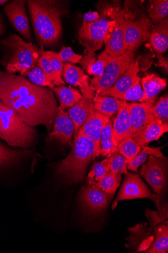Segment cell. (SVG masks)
<instances>
[{"label": "cell", "instance_id": "1", "mask_svg": "<svg viewBox=\"0 0 168 253\" xmlns=\"http://www.w3.org/2000/svg\"><path fill=\"white\" fill-rule=\"evenodd\" d=\"M0 100L24 123L33 127L43 126L52 131L59 106L51 88L0 70Z\"/></svg>", "mask_w": 168, "mask_h": 253}, {"label": "cell", "instance_id": "2", "mask_svg": "<svg viewBox=\"0 0 168 253\" xmlns=\"http://www.w3.org/2000/svg\"><path fill=\"white\" fill-rule=\"evenodd\" d=\"M27 4L36 40L40 48L53 47L62 35V17L66 11L62 1L29 0Z\"/></svg>", "mask_w": 168, "mask_h": 253}, {"label": "cell", "instance_id": "3", "mask_svg": "<svg viewBox=\"0 0 168 253\" xmlns=\"http://www.w3.org/2000/svg\"><path fill=\"white\" fill-rule=\"evenodd\" d=\"M43 50L16 34H11L0 41V50L2 54L0 63L6 73L12 75L20 73L21 75L37 66Z\"/></svg>", "mask_w": 168, "mask_h": 253}, {"label": "cell", "instance_id": "4", "mask_svg": "<svg viewBox=\"0 0 168 253\" xmlns=\"http://www.w3.org/2000/svg\"><path fill=\"white\" fill-rule=\"evenodd\" d=\"M71 146V152L58 164L56 172L67 183H76L84 179L87 168L94 159L95 145L79 129Z\"/></svg>", "mask_w": 168, "mask_h": 253}, {"label": "cell", "instance_id": "5", "mask_svg": "<svg viewBox=\"0 0 168 253\" xmlns=\"http://www.w3.org/2000/svg\"><path fill=\"white\" fill-rule=\"evenodd\" d=\"M34 127L24 123L18 114L0 100V138L10 146L28 148L35 141Z\"/></svg>", "mask_w": 168, "mask_h": 253}, {"label": "cell", "instance_id": "6", "mask_svg": "<svg viewBox=\"0 0 168 253\" xmlns=\"http://www.w3.org/2000/svg\"><path fill=\"white\" fill-rule=\"evenodd\" d=\"M115 22L113 8H111L105 11L97 21L82 25L79 30V42L85 47L80 64L84 68L97 60L95 52L102 47L106 35Z\"/></svg>", "mask_w": 168, "mask_h": 253}, {"label": "cell", "instance_id": "7", "mask_svg": "<svg viewBox=\"0 0 168 253\" xmlns=\"http://www.w3.org/2000/svg\"><path fill=\"white\" fill-rule=\"evenodd\" d=\"M167 168V158H159L150 155L148 162L142 165L140 170V175L148 181L155 192L158 211L161 214L164 212L161 204L166 186Z\"/></svg>", "mask_w": 168, "mask_h": 253}, {"label": "cell", "instance_id": "8", "mask_svg": "<svg viewBox=\"0 0 168 253\" xmlns=\"http://www.w3.org/2000/svg\"><path fill=\"white\" fill-rule=\"evenodd\" d=\"M136 50H127L123 55L113 58L106 65L102 76L94 77L90 81L96 93L113 86L134 61Z\"/></svg>", "mask_w": 168, "mask_h": 253}, {"label": "cell", "instance_id": "9", "mask_svg": "<svg viewBox=\"0 0 168 253\" xmlns=\"http://www.w3.org/2000/svg\"><path fill=\"white\" fill-rule=\"evenodd\" d=\"M113 15L115 24L110 27L104 40V52L113 58L123 55L127 51L125 40L127 14L124 11L113 9Z\"/></svg>", "mask_w": 168, "mask_h": 253}, {"label": "cell", "instance_id": "10", "mask_svg": "<svg viewBox=\"0 0 168 253\" xmlns=\"http://www.w3.org/2000/svg\"><path fill=\"white\" fill-rule=\"evenodd\" d=\"M125 175L121 189L112 205V210L115 208L119 201L138 198L151 199L159 209V205L155 195L152 194L139 175L130 173L129 174H125Z\"/></svg>", "mask_w": 168, "mask_h": 253}, {"label": "cell", "instance_id": "11", "mask_svg": "<svg viewBox=\"0 0 168 253\" xmlns=\"http://www.w3.org/2000/svg\"><path fill=\"white\" fill-rule=\"evenodd\" d=\"M151 27L152 22L146 16L132 20L127 15L125 32L127 50H136L144 41L149 40Z\"/></svg>", "mask_w": 168, "mask_h": 253}, {"label": "cell", "instance_id": "12", "mask_svg": "<svg viewBox=\"0 0 168 253\" xmlns=\"http://www.w3.org/2000/svg\"><path fill=\"white\" fill-rule=\"evenodd\" d=\"M26 4L25 0H14L4 6V11L14 29L28 42H32L33 38Z\"/></svg>", "mask_w": 168, "mask_h": 253}, {"label": "cell", "instance_id": "13", "mask_svg": "<svg viewBox=\"0 0 168 253\" xmlns=\"http://www.w3.org/2000/svg\"><path fill=\"white\" fill-rule=\"evenodd\" d=\"M80 197L84 211L88 214L93 215L102 213L112 199L90 182L82 189Z\"/></svg>", "mask_w": 168, "mask_h": 253}, {"label": "cell", "instance_id": "14", "mask_svg": "<svg viewBox=\"0 0 168 253\" xmlns=\"http://www.w3.org/2000/svg\"><path fill=\"white\" fill-rule=\"evenodd\" d=\"M153 103H129L130 135L133 139L141 133L151 123L157 120L152 111Z\"/></svg>", "mask_w": 168, "mask_h": 253}, {"label": "cell", "instance_id": "15", "mask_svg": "<svg viewBox=\"0 0 168 253\" xmlns=\"http://www.w3.org/2000/svg\"><path fill=\"white\" fill-rule=\"evenodd\" d=\"M140 71L138 62L135 59L113 86L95 94L99 96H108L120 99L130 88L140 82V78L138 76Z\"/></svg>", "mask_w": 168, "mask_h": 253}, {"label": "cell", "instance_id": "16", "mask_svg": "<svg viewBox=\"0 0 168 253\" xmlns=\"http://www.w3.org/2000/svg\"><path fill=\"white\" fill-rule=\"evenodd\" d=\"M62 77L68 84L78 86L83 98L93 101L95 91L89 82V77L82 69L73 64L66 62Z\"/></svg>", "mask_w": 168, "mask_h": 253}, {"label": "cell", "instance_id": "17", "mask_svg": "<svg viewBox=\"0 0 168 253\" xmlns=\"http://www.w3.org/2000/svg\"><path fill=\"white\" fill-rule=\"evenodd\" d=\"M75 127L68 112L59 111L55 120L52 130L48 135V139L58 141L63 145L71 146L72 136L75 134Z\"/></svg>", "mask_w": 168, "mask_h": 253}, {"label": "cell", "instance_id": "18", "mask_svg": "<svg viewBox=\"0 0 168 253\" xmlns=\"http://www.w3.org/2000/svg\"><path fill=\"white\" fill-rule=\"evenodd\" d=\"M110 118L94 111L79 128L83 134L92 141L95 145L94 159L101 155L100 139L103 127L110 121Z\"/></svg>", "mask_w": 168, "mask_h": 253}, {"label": "cell", "instance_id": "19", "mask_svg": "<svg viewBox=\"0 0 168 253\" xmlns=\"http://www.w3.org/2000/svg\"><path fill=\"white\" fill-rule=\"evenodd\" d=\"M112 126V141L115 147L128 135H130V120L129 103L124 101L117 111Z\"/></svg>", "mask_w": 168, "mask_h": 253}, {"label": "cell", "instance_id": "20", "mask_svg": "<svg viewBox=\"0 0 168 253\" xmlns=\"http://www.w3.org/2000/svg\"><path fill=\"white\" fill-rule=\"evenodd\" d=\"M152 47L157 55H163L168 47V20H165L151 27L149 38Z\"/></svg>", "mask_w": 168, "mask_h": 253}, {"label": "cell", "instance_id": "21", "mask_svg": "<svg viewBox=\"0 0 168 253\" xmlns=\"http://www.w3.org/2000/svg\"><path fill=\"white\" fill-rule=\"evenodd\" d=\"M168 131V123L164 124L156 121L148 125L134 140L141 148L147 146L150 142L158 140L164 134Z\"/></svg>", "mask_w": 168, "mask_h": 253}, {"label": "cell", "instance_id": "22", "mask_svg": "<svg viewBox=\"0 0 168 253\" xmlns=\"http://www.w3.org/2000/svg\"><path fill=\"white\" fill-rule=\"evenodd\" d=\"M140 82L145 94V102L153 103L160 92L167 84L166 79L154 74L148 75L140 79Z\"/></svg>", "mask_w": 168, "mask_h": 253}, {"label": "cell", "instance_id": "23", "mask_svg": "<svg viewBox=\"0 0 168 253\" xmlns=\"http://www.w3.org/2000/svg\"><path fill=\"white\" fill-rule=\"evenodd\" d=\"M94 111L93 101L83 97L77 104L68 109L69 116L75 125V136Z\"/></svg>", "mask_w": 168, "mask_h": 253}, {"label": "cell", "instance_id": "24", "mask_svg": "<svg viewBox=\"0 0 168 253\" xmlns=\"http://www.w3.org/2000/svg\"><path fill=\"white\" fill-rule=\"evenodd\" d=\"M53 90L60 101L59 111L74 107L83 98L79 90L71 86L61 85L55 86Z\"/></svg>", "mask_w": 168, "mask_h": 253}, {"label": "cell", "instance_id": "25", "mask_svg": "<svg viewBox=\"0 0 168 253\" xmlns=\"http://www.w3.org/2000/svg\"><path fill=\"white\" fill-rule=\"evenodd\" d=\"M124 101L108 96L95 95L93 98L94 110L111 118L116 113Z\"/></svg>", "mask_w": 168, "mask_h": 253}, {"label": "cell", "instance_id": "26", "mask_svg": "<svg viewBox=\"0 0 168 253\" xmlns=\"http://www.w3.org/2000/svg\"><path fill=\"white\" fill-rule=\"evenodd\" d=\"M31 153V151L12 149L0 143V169L17 165Z\"/></svg>", "mask_w": 168, "mask_h": 253}, {"label": "cell", "instance_id": "27", "mask_svg": "<svg viewBox=\"0 0 168 253\" xmlns=\"http://www.w3.org/2000/svg\"><path fill=\"white\" fill-rule=\"evenodd\" d=\"M155 239L149 248L145 251L147 253H165L168 252V222L161 223L154 229Z\"/></svg>", "mask_w": 168, "mask_h": 253}, {"label": "cell", "instance_id": "28", "mask_svg": "<svg viewBox=\"0 0 168 253\" xmlns=\"http://www.w3.org/2000/svg\"><path fill=\"white\" fill-rule=\"evenodd\" d=\"M121 174L109 172L99 182L89 180L88 182L97 186L107 195L112 198L117 189L121 185Z\"/></svg>", "mask_w": 168, "mask_h": 253}, {"label": "cell", "instance_id": "29", "mask_svg": "<svg viewBox=\"0 0 168 253\" xmlns=\"http://www.w3.org/2000/svg\"><path fill=\"white\" fill-rule=\"evenodd\" d=\"M150 19L155 25L165 20L168 14V0H151L148 5Z\"/></svg>", "mask_w": 168, "mask_h": 253}, {"label": "cell", "instance_id": "30", "mask_svg": "<svg viewBox=\"0 0 168 253\" xmlns=\"http://www.w3.org/2000/svg\"><path fill=\"white\" fill-rule=\"evenodd\" d=\"M161 147L151 148L145 146L141 148L133 162L127 165V169L137 172L138 168L145 164L148 156L153 155L157 158H165L161 151Z\"/></svg>", "mask_w": 168, "mask_h": 253}, {"label": "cell", "instance_id": "31", "mask_svg": "<svg viewBox=\"0 0 168 253\" xmlns=\"http://www.w3.org/2000/svg\"><path fill=\"white\" fill-rule=\"evenodd\" d=\"M112 121L110 120L109 122L103 127L101 135V155L106 157L118 151L112 141Z\"/></svg>", "mask_w": 168, "mask_h": 253}, {"label": "cell", "instance_id": "32", "mask_svg": "<svg viewBox=\"0 0 168 253\" xmlns=\"http://www.w3.org/2000/svg\"><path fill=\"white\" fill-rule=\"evenodd\" d=\"M117 150L131 164L141 149L140 146L130 135L126 136L118 145Z\"/></svg>", "mask_w": 168, "mask_h": 253}, {"label": "cell", "instance_id": "33", "mask_svg": "<svg viewBox=\"0 0 168 253\" xmlns=\"http://www.w3.org/2000/svg\"><path fill=\"white\" fill-rule=\"evenodd\" d=\"M20 76L28 78L31 82L38 85L49 87L52 89L55 87L53 83L48 78L42 69L38 66L29 69Z\"/></svg>", "mask_w": 168, "mask_h": 253}, {"label": "cell", "instance_id": "34", "mask_svg": "<svg viewBox=\"0 0 168 253\" xmlns=\"http://www.w3.org/2000/svg\"><path fill=\"white\" fill-rule=\"evenodd\" d=\"M128 162L126 159L118 151L109 156L108 172L114 174H129L127 170Z\"/></svg>", "mask_w": 168, "mask_h": 253}, {"label": "cell", "instance_id": "35", "mask_svg": "<svg viewBox=\"0 0 168 253\" xmlns=\"http://www.w3.org/2000/svg\"><path fill=\"white\" fill-rule=\"evenodd\" d=\"M113 58L103 51L98 56L97 60L85 68L86 71L91 76H101L104 72L106 65Z\"/></svg>", "mask_w": 168, "mask_h": 253}, {"label": "cell", "instance_id": "36", "mask_svg": "<svg viewBox=\"0 0 168 253\" xmlns=\"http://www.w3.org/2000/svg\"><path fill=\"white\" fill-rule=\"evenodd\" d=\"M155 118L164 124L168 122V95L161 97L152 107Z\"/></svg>", "mask_w": 168, "mask_h": 253}, {"label": "cell", "instance_id": "37", "mask_svg": "<svg viewBox=\"0 0 168 253\" xmlns=\"http://www.w3.org/2000/svg\"><path fill=\"white\" fill-rule=\"evenodd\" d=\"M47 53L49 56L53 72L57 79V86L65 84V83L62 79L65 62L60 59L58 53L50 51H47Z\"/></svg>", "mask_w": 168, "mask_h": 253}, {"label": "cell", "instance_id": "38", "mask_svg": "<svg viewBox=\"0 0 168 253\" xmlns=\"http://www.w3.org/2000/svg\"><path fill=\"white\" fill-rule=\"evenodd\" d=\"M109 156L101 162H98L94 165L92 170L88 175L89 180L94 182L100 181L108 172V162Z\"/></svg>", "mask_w": 168, "mask_h": 253}, {"label": "cell", "instance_id": "39", "mask_svg": "<svg viewBox=\"0 0 168 253\" xmlns=\"http://www.w3.org/2000/svg\"><path fill=\"white\" fill-rule=\"evenodd\" d=\"M120 100L126 102L129 101L145 103V94L140 84V82L136 83L126 92Z\"/></svg>", "mask_w": 168, "mask_h": 253}, {"label": "cell", "instance_id": "40", "mask_svg": "<svg viewBox=\"0 0 168 253\" xmlns=\"http://www.w3.org/2000/svg\"><path fill=\"white\" fill-rule=\"evenodd\" d=\"M37 66L42 69L45 75L50 79L54 85L57 86V81L53 71L51 63L47 51H42L39 58Z\"/></svg>", "mask_w": 168, "mask_h": 253}, {"label": "cell", "instance_id": "41", "mask_svg": "<svg viewBox=\"0 0 168 253\" xmlns=\"http://www.w3.org/2000/svg\"><path fill=\"white\" fill-rule=\"evenodd\" d=\"M58 56L64 62L71 64L80 63L83 58L82 55L77 54L70 47L63 46Z\"/></svg>", "mask_w": 168, "mask_h": 253}, {"label": "cell", "instance_id": "42", "mask_svg": "<svg viewBox=\"0 0 168 253\" xmlns=\"http://www.w3.org/2000/svg\"><path fill=\"white\" fill-rule=\"evenodd\" d=\"M100 15L97 12L89 11L84 14L83 16V25L97 21Z\"/></svg>", "mask_w": 168, "mask_h": 253}, {"label": "cell", "instance_id": "43", "mask_svg": "<svg viewBox=\"0 0 168 253\" xmlns=\"http://www.w3.org/2000/svg\"><path fill=\"white\" fill-rule=\"evenodd\" d=\"M159 63V66L163 67L167 72H168V62L166 61L165 59L163 57V55H157Z\"/></svg>", "mask_w": 168, "mask_h": 253}, {"label": "cell", "instance_id": "44", "mask_svg": "<svg viewBox=\"0 0 168 253\" xmlns=\"http://www.w3.org/2000/svg\"><path fill=\"white\" fill-rule=\"evenodd\" d=\"M5 31L6 29L4 22L1 14H0V36L3 35L5 33Z\"/></svg>", "mask_w": 168, "mask_h": 253}, {"label": "cell", "instance_id": "45", "mask_svg": "<svg viewBox=\"0 0 168 253\" xmlns=\"http://www.w3.org/2000/svg\"><path fill=\"white\" fill-rule=\"evenodd\" d=\"M9 1L7 0H0V5H4L6 3Z\"/></svg>", "mask_w": 168, "mask_h": 253}]
</instances>
